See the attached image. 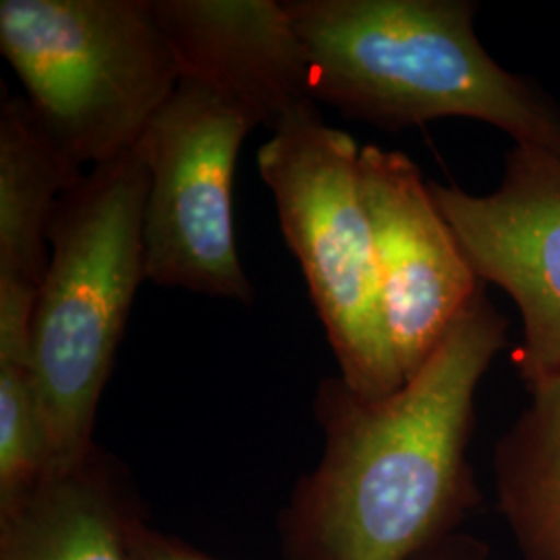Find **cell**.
I'll list each match as a JSON object with an SVG mask.
<instances>
[{
    "label": "cell",
    "instance_id": "obj_1",
    "mask_svg": "<svg viewBox=\"0 0 560 560\" xmlns=\"http://www.w3.org/2000/svg\"><path fill=\"white\" fill-rule=\"evenodd\" d=\"M504 347L506 320L481 289L393 395L322 378L324 448L280 513L287 560H413L463 532L481 504L467 457L476 397Z\"/></svg>",
    "mask_w": 560,
    "mask_h": 560
},
{
    "label": "cell",
    "instance_id": "obj_2",
    "mask_svg": "<svg viewBox=\"0 0 560 560\" xmlns=\"http://www.w3.org/2000/svg\"><path fill=\"white\" fill-rule=\"evenodd\" d=\"M314 96L384 131L460 117L560 152V106L492 59L471 0H287Z\"/></svg>",
    "mask_w": 560,
    "mask_h": 560
},
{
    "label": "cell",
    "instance_id": "obj_3",
    "mask_svg": "<svg viewBox=\"0 0 560 560\" xmlns=\"http://www.w3.org/2000/svg\"><path fill=\"white\" fill-rule=\"evenodd\" d=\"M148 189L150 173L133 150L88 171L57 206L32 314L48 474L78 465L96 446L102 393L145 280Z\"/></svg>",
    "mask_w": 560,
    "mask_h": 560
},
{
    "label": "cell",
    "instance_id": "obj_4",
    "mask_svg": "<svg viewBox=\"0 0 560 560\" xmlns=\"http://www.w3.org/2000/svg\"><path fill=\"white\" fill-rule=\"evenodd\" d=\"M0 50L83 173L133 152L179 88L154 0H2Z\"/></svg>",
    "mask_w": 560,
    "mask_h": 560
},
{
    "label": "cell",
    "instance_id": "obj_5",
    "mask_svg": "<svg viewBox=\"0 0 560 560\" xmlns=\"http://www.w3.org/2000/svg\"><path fill=\"white\" fill-rule=\"evenodd\" d=\"M360 150L316 110L270 136L258 150V171L340 378L361 397L376 399L405 382L386 335L381 275L358 179Z\"/></svg>",
    "mask_w": 560,
    "mask_h": 560
},
{
    "label": "cell",
    "instance_id": "obj_6",
    "mask_svg": "<svg viewBox=\"0 0 560 560\" xmlns=\"http://www.w3.org/2000/svg\"><path fill=\"white\" fill-rule=\"evenodd\" d=\"M254 125L233 106L180 81L136 154L150 173L143 212L145 280L219 300L252 303L241 266L233 179Z\"/></svg>",
    "mask_w": 560,
    "mask_h": 560
},
{
    "label": "cell",
    "instance_id": "obj_7",
    "mask_svg": "<svg viewBox=\"0 0 560 560\" xmlns=\"http://www.w3.org/2000/svg\"><path fill=\"white\" fill-rule=\"evenodd\" d=\"M430 189L476 275L517 305L513 363L523 384L559 381L560 152L513 143L494 191L476 196L436 180Z\"/></svg>",
    "mask_w": 560,
    "mask_h": 560
},
{
    "label": "cell",
    "instance_id": "obj_8",
    "mask_svg": "<svg viewBox=\"0 0 560 560\" xmlns=\"http://www.w3.org/2000/svg\"><path fill=\"white\" fill-rule=\"evenodd\" d=\"M358 179L381 275L386 335L407 384L486 282L444 219L430 180L407 154L361 145Z\"/></svg>",
    "mask_w": 560,
    "mask_h": 560
},
{
    "label": "cell",
    "instance_id": "obj_9",
    "mask_svg": "<svg viewBox=\"0 0 560 560\" xmlns=\"http://www.w3.org/2000/svg\"><path fill=\"white\" fill-rule=\"evenodd\" d=\"M183 83L272 133L316 113L312 60L279 0H154ZM179 81V83H180Z\"/></svg>",
    "mask_w": 560,
    "mask_h": 560
},
{
    "label": "cell",
    "instance_id": "obj_10",
    "mask_svg": "<svg viewBox=\"0 0 560 560\" xmlns=\"http://www.w3.org/2000/svg\"><path fill=\"white\" fill-rule=\"evenodd\" d=\"M140 520L125 467L94 446L81 463L50 471L0 511V560H133L131 536Z\"/></svg>",
    "mask_w": 560,
    "mask_h": 560
},
{
    "label": "cell",
    "instance_id": "obj_11",
    "mask_svg": "<svg viewBox=\"0 0 560 560\" xmlns=\"http://www.w3.org/2000/svg\"><path fill=\"white\" fill-rule=\"evenodd\" d=\"M88 173V171H85ZM25 96L0 106V280L40 289L60 198L85 175Z\"/></svg>",
    "mask_w": 560,
    "mask_h": 560
},
{
    "label": "cell",
    "instance_id": "obj_12",
    "mask_svg": "<svg viewBox=\"0 0 560 560\" xmlns=\"http://www.w3.org/2000/svg\"><path fill=\"white\" fill-rule=\"evenodd\" d=\"M529 402L492 457L497 509L523 560H560V378Z\"/></svg>",
    "mask_w": 560,
    "mask_h": 560
},
{
    "label": "cell",
    "instance_id": "obj_13",
    "mask_svg": "<svg viewBox=\"0 0 560 560\" xmlns=\"http://www.w3.org/2000/svg\"><path fill=\"white\" fill-rule=\"evenodd\" d=\"M36 295V289L0 280V511L27 497L50 469L32 363Z\"/></svg>",
    "mask_w": 560,
    "mask_h": 560
},
{
    "label": "cell",
    "instance_id": "obj_14",
    "mask_svg": "<svg viewBox=\"0 0 560 560\" xmlns=\"http://www.w3.org/2000/svg\"><path fill=\"white\" fill-rule=\"evenodd\" d=\"M131 550L133 560H219L187 541L150 527L145 520L138 521L133 527Z\"/></svg>",
    "mask_w": 560,
    "mask_h": 560
},
{
    "label": "cell",
    "instance_id": "obj_15",
    "mask_svg": "<svg viewBox=\"0 0 560 560\" xmlns=\"http://www.w3.org/2000/svg\"><path fill=\"white\" fill-rule=\"evenodd\" d=\"M413 560H490V546L469 532H459Z\"/></svg>",
    "mask_w": 560,
    "mask_h": 560
}]
</instances>
